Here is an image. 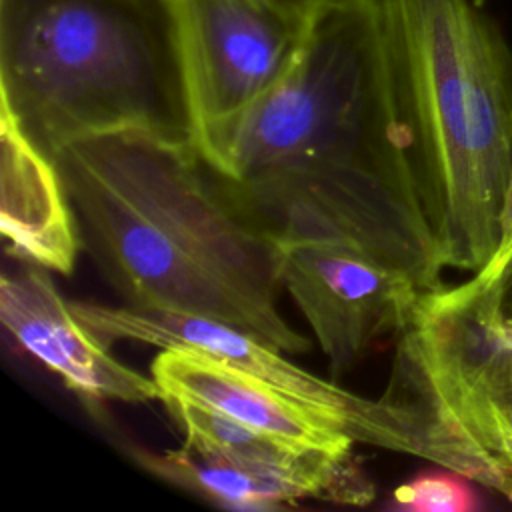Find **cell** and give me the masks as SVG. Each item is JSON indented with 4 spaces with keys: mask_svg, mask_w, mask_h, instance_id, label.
Here are the masks:
<instances>
[{
    "mask_svg": "<svg viewBox=\"0 0 512 512\" xmlns=\"http://www.w3.org/2000/svg\"><path fill=\"white\" fill-rule=\"evenodd\" d=\"M512 240V168H510V182H508V194H506V204H504V214H502V236L500 244Z\"/></svg>",
    "mask_w": 512,
    "mask_h": 512,
    "instance_id": "obj_15",
    "label": "cell"
},
{
    "mask_svg": "<svg viewBox=\"0 0 512 512\" xmlns=\"http://www.w3.org/2000/svg\"><path fill=\"white\" fill-rule=\"evenodd\" d=\"M0 136V228L8 250L34 266L70 274L82 240L56 160L4 110Z\"/></svg>",
    "mask_w": 512,
    "mask_h": 512,
    "instance_id": "obj_12",
    "label": "cell"
},
{
    "mask_svg": "<svg viewBox=\"0 0 512 512\" xmlns=\"http://www.w3.org/2000/svg\"><path fill=\"white\" fill-rule=\"evenodd\" d=\"M480 506L470 480L448 468L416 474L398 486L390 508L408 512H468Z\"/></svg>",
    "mask_w": 512,
    "mask_h": 512,
    "instance_id": "obj_14",
    "label": "cell"
},
{
    "mask_svg": "<svg viewBox=\"0 0 512 512\" xmlns=\"http://www.w3.org/2000/svg\"><path fill=\"white\" fill-rule=\"evenodd\" d=\"M276 244L334 242L442 286L396 106L380 0H322L286 76L190 140Z\"/></svg>",
    "mask_w": 512,
    "mask_h": 512,
    "instance_id": "obj_1",
    "label": "cell"
},
{
    "mask_svg": "<svg viewBox=\"0 0 512 512\" xmlns=\"http://www.w3.org/2000/svg\"><path fill=\"white\" fill-rule=\"evenodd\" d=\"M416 190L446 268L496 252L512 168V48L474 0H380Z\"/></svg>",
    "mask_w": 512,
    "mask_h": 512,
    "instance_id": "obj_3",
    "label": "cell"
},
{
    "mask_svg": "<svg viewBox=\"0 0 512 512\" xmlns=\"http://www.w3.org/2000/svg\"><path fill=\"white\" fill-rule=\"evenodd\" d=\"M290 2H298V4H318L320 0H290Z\"/></svg>",
    "mask_w": 512,
    "mask_h": 512,
    "instance_id": "obj_16",
    "label": "cell"
},
{
    "mask_svg": "<svg viewBox=\"0 0 512 512\" xmlns=\"http://www.w3.org/2000/svg\"><path fill=\"white\" fill-rule=\"evenodd\" d=\"M394 338L384 398L412 414L424 460L512 502V316L486 274L422 292Z\"/></svg>",
    "mask_w": 512,
    "mask_h": 512,
    "instance_id": "obj_5",
    "label": "cell"
},
{
    "mask_svg": "<svg viewBox=\"0 0 512 512\" xmlns=\"http://www.w3.org/2000/svg\"><path fill=\"white\" fill-rule=\"evenodd\" d=\"M278 278L332 378L348 374L384 336H396L424 292L394 266L334 242L278 244Z\"/></svg>",
    "mask_w": 512,
    "mask_h": 512,
    "instance_id": "obj_8",
    "label": "cell"
},
{
    "mask_svg": "<svg viewBox=\"0 0 512 512\" xmlns=\"http://www.w3.org/2000/svg\"><path fill=\"white\" fill-rule=\"evenodd\" d=\"M0 322L12 340L90 402L144 404L162 400L156 380L112 356L70 308L46 268L2 274Z\"/></svg>",
    "mask_w": 512,
    "mask_h": 512,
    "instance_id": "obj_9",
    "label": "cell"
},
{
    "mask_svg": "<svg viewBox=\"0 0 512 512\" xmlns=\"http://www.w3.org/2000/svg\"><path fill=\"white\" fill-rule=\"evenodd\" d=\"M72 312L104 342L134 340L208 356L240 370L334 424L354 442L422 460L412 414L388 400L354 394L288 360V354L230 324L172 310L70 302Z\"/></svg>",
    "mask_w": 512,
    "mask_h": 512,
    "instance_id": "obj_6",
    "label": "cell"
},
{
    "mask_svg": "<svg viewBox=\"0 0 512 512\" xmlns=\"http://www.w3.org/2000/svg\"><path fill=\"white\" fill-rule=\"evenodd\" d=\"M134 460L166 482L200 494L228 508L270 510L300 500L368 504L374 488L352 454L318 452L294 466H264L198 450L182 448L152 452L138 448Z\"/></svg>",
    "mask_w": 512,
    "mask_h": 512,
    "instance_id": "obj_10",
    "label": "cell"
},
{
    "mask_svg": "<svg viewBox=\"0 0 512 512\" xmlns=\"http://www.w3.org/2000/svg\"><path fill=\"white\" fill-rule=\"evenodd\" d=\"M162 402L182 430L184 442L198 450L264 466H294L318 454L300 450L210 408L170 396H164Z\"/></svg>",
    "mask_w": 512,
    "mask_h": 512,
    "instance_id": "obj_13",
    "label": "cell"
},
{
    "mask_svg": "<svg viewBox=\"0 0 512 512\" xmlns=\"http://www.w3.org/2000/svg\"><path fill=\"white\" fill-rule=\"evenodd\" d=\"M320 2L170 0L190 140L286 76Z\"/></svg>",
    "mask_w": 512,
    "mask_h": 512,
    "instance_id": "obj_7",
    "label": "cell"
},
{
    "mask_svg": "<svg viewBox=\"0 0 512 512\" xmlns=\"http://www.w3.org/2000/svg\"><path fill=\"white\" fill-rule=\"evenodd\" d=\"M82 246L126 306L196 314L300 354L278 310V244L246 218L188 136L118 132L56 154Z\"/></svg>",
    "mask_w": 512,
    "mask_h": 512,
    "instance_id": "obj_2",
    "label": "cell"
},
{
    "mask_svg": "<svg viewBox=\"0 0 512 512\" xmlns=\"http://www.w3.org/2000/svg\"><path fill=\"white\" fill-rule=\"evenodd\" d=\"M150 372L162 398H180L210 408L300 450L348 454L356 444L302 404L208 356L164 348L152 360Z\"/></svg>",
    "mask_w": 512,
    "mask_h": 512,
    "instance_id": "obj_11",
    "label": "cell"
},
{
    "mask_svg": "<svg viewBox=\"0 0 512 512\" xmlns=\"http://www.w3.org/2000/svg\"><path fill=\"white\" fill-rule=\"evenodd\" d=\"M0 110L50 158L118 132L188 136L170 0H0Z\"/></svg>",
    "mask_w": 512,
    "mask_h": 512,
    "instance_id": "obj_4",
    "label": "cell"
}]
</instances>
